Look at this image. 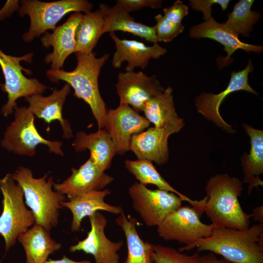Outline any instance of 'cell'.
Segmentation results:
<instances>
[{
	"label": "cell",
	"mask_w": 263,
	"mask_h": 263,
	"mask_svg": "<svg viewBox=\"0 0 263 263\" xmlns=\"http://www.w3.org/2000/svg\"><path fill=\"white\" fill-rule=\"evenodd\" d=\"M197 248L221 255L232 263H263V224L245 230L215 228L211 235L178 249L183 252Z\"/></svg>",
	"instance_id": "6da1fadb"
},
{
	"label": "cell",
	"mask_w": 263,
	"mask_h": 263,
	"mask_svg": "<svg viewBox=\"0 0 263 263\" xmlns=\"http://www.w3.org/2000/svg\"><path fill=\"white\" fill-rule=\"evenodd\" d=\"M243 184L226 173L216 174L207 182L204 212L215 228L245 230L249 227L252 215L243 211L239 201Z\"/></svg>",
	"instance_id": "7a4b0ae2"
},
{
	"label": "cell",
	"mask_w": 263,
	"mask_h": 263,
	"mask_svg": "<svg viewBox=\"0 0 263 263\" xmlns=\"http://www.w3.org/2000/svg\"><path fill=\"white\" fill-rule=\"evenodd\" d=\"M77 65L72 71L62 69H50L46 75L52 82L62 80L74 90V95L82 99L89 106L95 119L98 129L104 128V120L107 109L98 87V77L102 67L110 56L106 54L97 57L94 52L90 54L75 53Z\"/></svg>",
	"instance_id": "3957f363"
},
{
	"label": "cell",
	"mask_w": 263,
	"mask_h": 263,
	"mask_svg": "<svg viewBox=\"0 0 263 263\" xmlns=\"http://www.w3.org/2000/svg\"><path fill=\"white\" fill-rule=\"evenodd\" d=\"M14 181L21 188L25 203L30 208L35 218V223L50 231L57 226L60 203L65 196L52 189L54 182L52 176L45 174L40 178H35L31 169L19 167L12 174Z\"/></svg>",
	"instance_id": "277c9868"
},
{
	"label": "cell",
	"mask_w": 263,
	"mask_h": 263,
	"mask_svg": "<svg viewBox=\"0 0 263 263\" xmlns=\"http://www.w3.org/2000/svg\"><path fill=\"white\" fill-rule=\"evenodd\" d=\"M0 190L3 208L0 216V235L4 240L7 251L36 220L32 211L25 206L21 188L13 180L11 174L0 179Z\"/></svg>",
	"instance_id": "5b68a950"
},
{
	"label": "cell",
	"mask_w": 263,
	"mask_h": 263,
	"mask_svg": "<svg viewBox=\"0 0 263 263\" xmlns=\"http://www.w3.org/2000/svg\"><path fill=\"white\" fill-rule=\"evenodd\" d=\"M19 10L20 16L28 15L30 25L22 36L26 42H30L48 30H54L57 23L70 12H91L93 4L87 0H59L44 2L38 0H22Z\"/></svg>",
	"instance_id": "8992f818"
},
{
	"label": "cell",
	"mask_w": 263,
	"mask_h": 263,
	"mask_svg": "<svg viewBox=\"0 0 263 263\" xmlns=\"http://www.w3.org/2000/svg\"><path fill=\"white\" fill-rule=\"evenodd\" d=\"M14 110V120L6 128L1 141L3 148L19 155L33 156L36 153V147L41 144L47 146L50 152L64 155L62 142L43 138L35 125V115L27 107L16 105Z\"/></svg>",
	"instance_id": "52a82bcc"
},
{
	"label": "cell",
	"mask_w": 263,
	"mask_h": 263,
	"mask_svg": "<svg viewBox=\"0 0 263 263\" xmlns=\"http://www.w3.org/2000/svg\"><path fill=\"white\" fill-rule=\"evenodd\" d=\"M34 54L30 53L20 56H15L4 53L0 49V66L4 75L5 82L1 84V89L6 92L8 100L1 108V113L4 116L11 115L17 105L16 100L36 94H42L48 88L36 78H28L22 72L31 75L32 72L20 65V62L32 61Z\"/></svg>",
	"instance_id": "ba28073f"
},
{
	"label": "cell",
	"mask_w": 263,
	"mask_h": 263,
	"mask_svg": "<svg viewBox=\"0 0 263 263\" xmlns=\"http://www.w3.org/2000/svg\"><path fill=\"white\" fill-rule=\"evenodd\" d=\"M134 210L148 226H158L183 201L176 194L159 189H150L135 182L129 188Z\"/></svg>",
	"instance_id": "9c48e42d"
},
{
	"label": "cell",
	"mask_w": 263,
	"mask_h": 263,
	"mask_svg": "<svg viewBox=\"0 0 263 263\" xmlns=\"http://www.w3.org/2000/svg\"><path fill=\"white\" fill-rule=\"evenodd\" d=\"M201 214L193 207L181 206L170 213L157 226L159 236L188 245L200 238L210 237L215 228L200 220Z\"/></svg>",
	"instance_id": "30bf717a"
},
{
	"label": "cell",
	"mask_w": 263,
	"mask_h": 263,
	"mask_svg": "<svg viewBox=\"0 0 263 263\" xmlns=\"http://www.w3.org/2000/svg\"><path fill=\"white\" fill-rule=\"evenodd\" d=\"M150 123L128 105L120 103L114 109L107 110L104 127L115 147L116 154L121 155L130 150L132 137L148 128Z\"/></svg>",
	"instance_id": "8fae6325"
},
{
	"label": "cell",
	"mask_w": 263,
	"mask_h": 263,
	"mask_svg": "<svg viewBox=\"0 0 263 263\" xmlns=\"http://www.w3.org/2000/svg\"><path fill=\"white\" fill-rule=\"evenodd\" d=\"M115 87L120 103L129 105L138 113L165 89L156 75L149 76L141 71L120 72Z\"/></svg>",
	"instance_id": "7c38bea8"
},
{
	"label": "cell",
	"mask_w": 263,
	"mask_h": 263,
	"mask_svg": "<svg viewBox=\"0 0 263 263\" xmlns=\"http://www.w3.org/2000/svg\"><path fill=\"white\" fill-rule=\"evenodd\" d=\"M253 69L252 60L249 59L244 69L231 73L228 84L224 91L218 94L203 92L198 95L195 100L198 112L225 130L234 132L231 126L226 123L221 116L219 112L220 106L228 95L234 92L243 90L257 94V92L248 82V75Z\"/></svg>",
	"instance_id": "4fadbf2b"
},
{
	"label": "cell",
	"mask_w": 263,
	"mask_h": 263,
	"mask_svg": "<svg viewBox=\"0 0 263 263\" xmlns=\"http://www.w3.org/2000/svg\"><path fill=\"white\" fill-rule=\"evenodd\" d=\"M91 230L85 239L69 248L71 253L82 251L92 255L95 263H119L117 252L123 245V241L114 242L110 240L105 233L108 220L99 211L89 216Z\"/></svg>",
	"instance_id": "5bb4252c"
},
{
	"label": "cell",
	"mask_w": 263,
	"mask_h": 263,
	"mask_svg": "<svg viewBox=\"0 0 263 263\" xmlns=\"http://www.w3.org/2000/svg\"><path fill=\"white\" fill-rule=\"evenodd\" d=\"M82 16L80 12H74L64 23L56 27L52 33L45 32L40 38L42 46L53 48V52L44 58L47 64L51 63V69H61L67 57L75 52V33Z\"/></svg>",
	"instance_id": "9a60e30c"
},
{
	"label": "cell",
	"mask_w": 263,
	"mask_h": 263,
	"mask_svg": "<svg viewBox=\"0 0 263 263\" xmlns=\"http://www.w3.org/2000/svg\"><path fill=\"white\" fill-rule=\"evenodd\" d=\"M183 127L169 125L162 128H149L132 137L130 150L134 153L137 159H147L163 165L169 160V136L178 132Z\"/></svg>",
	"instance_id": "2e32d148"
},
{
	"label": "cell",
	"mask_w": 263,
	"mask_h": 263,
	"mask_svg": "<svg viewBox=\"0 0 263 263\" xmlns=\"http://www.w3.org/2000/svg\"><path fill=\"white\" fill-rule=\"evenodd\" d=\"M71 175L61 183H54L55 191L66 195L69 199L94 190H101L114 178L101 171L90 157L78 169L72 168Z\"/></svg>",
	"instance_id": "e0dca14e"
},
{
	"label": "cell",
	"mask_w": 263,
	"mask_h": 263,
	"mask_svg": "<svg viewBox=\"0 0 263 263\" xmlns=\"http://www.w3.org/2000/svg\"><path fill=\"white\" fill-rule=\"evenodd\" d=\"M113 40L116 48L112 60V65L116 69L120 68L123 62H127L126 72L133 71L136 67L145 69L150 59H158L167 53L166 48L157 43L151 46L132 39H120L114 32L109 33Z\"/></svg>",
	"instance_id": "ac0fdd59"
},
{
	"label": "cell",
	"mask_w": 263,
	"mask_h": 263,
	"mask_svg": "<svg viewBox=\"0 0 263 263\" xmlns=\"http://www.w3.org/2000/svg\"><path fill=\"white\" fill-rule=\"evenodd\" d=\"M71 91V86L66 83L60 90L55 88L48 96L36 94L24 97L29 103L28 110L34 115L44 120L48 126L52 121H59L63 131V138L67 139L73 136V132L69 122L62 117V110Z\"/></svg>",
	"instance_id": "d6986e66"
},
{
	"label": "cell",
	"mask_w": 263,
	"mask_h": 263,
	"mask_svg": "<svg viewBox=\"0 0 263 263\" xmlns=\"http://www.w3.org/2000/svg\"><path fill=\"white\" fill-rule=\"evenodd\" d=\"M191 38H208L213 39L224 46L227 53L224 66L230 63L231 55L237 50L242 49L247 53L253 52L260 54L263 51V46L244 43L241 41L239 36L228 30L224 23L216 21L212 17L208 20L194 25L189 30Z\"/></svg>",
	"instance_id": "ffe728a7"
},
{
	"label": "cell",
	"mask_w": 263,
	"mask_h": 263,
	"mask_svg": "<svg viewBox=\"0 0 263 263\" xmlns=\"http://www.w3.org/2000/svg\"><path fill=\"white\" fill-rule=\"evenodd\" d=\"M99 9L104 19L103 34L120 31L133 34L149 42H158L154 26H149L136 21L117 0L112 7L101 3Z\"/></svg>",
	"instance_id": "44dd1931"
},
{
	"label": "cell",
	"mask_w": 263,
	"mask_h": 263,
	"mask_svg": "<svg viewBox=\"0 0 263 263\" xmlns=\"http://www.w3.org/2000/svg\"><path fill=\"white\" fill-rule=\"evenodd\" d=\"M111 192L108 189L91 191L69 199V201L61 202L60 205L68 208L72 213L71 230L79 231L82 219L99 210L120 214L123 210L121 206L111 205L104 201L105 198Z\"/></svg>",
	"instance_id": "7402d4cb"
},
{
	"label": "cell",
	"mask_w": 263,
	"mask_h": 263,
	"mask_svg": "<svg viewBox=\"0 0 263 263\" xmlns=\"http://www.w3.org/2000/svg\"><path fill=\"white\" fill-rule=\"evenodd\" d=\"M76 151L89 150L90 157L98 169L105 172L111 165L116 154L114 143L105 129H98L95 132L87 134L79 131L72 144Z\"/></svg>",
	"instance_id": "603a6c76"
},
{
	"label": "cell",
	"mask_w": 263,
	"mask_h": 263,
	"mask_svg": "<svg viewBox=\"0 0 263 263\" xmlns=\"http://www.w3.org/2000/svg\"><path fill=\"white\" fill-rule=\"evenodd\" d=\"M17 240L22 244L26 255L25 263H45L48 256L61 248V244L53 240L50 231L35 223Z\"/></svg>",
	"instance_id": "cb8c5ba5"
},
{
	"label": "cell",
	"mask_w": 263,
	"mask_h": 263,
	"mask_svg": "<svg viewBox=\"0 0 263 263\" xmlns=\"http://www.w3.org/2000/svg\"><path fill=\"white\" fill-rule=\"evenodd\" d=\"M125 166L142 185L152 184L158 189L173 192L177 195L183 201L188 202L201 215L204 212V207L207 199L193 200L182 194L169 185L157 171L152 162L143 159L136 160H126Z\"/></svg>",
	"instance_id": "d4e9b609"
},
{
	"label": "cell",
	"mask_w": 263,
	"mask_h": 263,
	"mask_svg": "<svg viewBox=\"0 0 263 263\" xmlns=\"http://www.w3.org/2000/svg\"><path fill=\"white\" fill-rule=\"evenodd\" d=\"M250 138L251 148L249 153L245 152L241 158V165L244 177L243 183H247L248 194L252 189L263 185L259 175L263 173V131L243 125Z\"/></svg>",
	"instance_id": "484cf974"
},
{
	"label": "cell",
	"mask_w": 263,
	"mask_h": 263,
	"mask_svg": "<svg viewBox=\"0 0 263 263\" xmlns=\"http://www.w3.org/2000/svg\"><path fill=\"white\" fill-rule=\"evenodd\" d=\"M115 223L126 237L127 256L124 263H153L152 244L140 237L136 229L137 220L133 217L127 218L123 210Z\"/></svg>",
	"instance_id": "4316f807"
},
{
	"label": "cell",
	"mask_w": 263,
	"mask_h": 263,
	"mask_svg": "<svg viewBox=\"0 0 263 263\" xmlns=\"http://www.w3.org/2000/svg\"><path fill=\"white\" fill-rule=\"evenodd\" d=\"M142 112L144 117L156 128H162L169 125L184 126L183 119L179 117L176 112L172 89L170 86L147 102Z\"/></svg>",
	"instance_id": "83f0119b"
},
{
	"label": "cell",
	"mask_w": 263,
	"mask_h": 263,
	"mask_svg": "<svg viewBox=\"0 0 263 263\" xmlns=\"http://www.w3.org/2000/svg\"><path fill=\"white\" fill-rule=\"evenodd\" d=\"M104 26L103 14L99 9L83 14L75 33V52L84 54L93 52L103 34Z\"/></svg>",
	"instance_id": "f1b7e54d"
},
{
	"label": "cell",
	"mask_w": 263,
	"mask_h": 263,
	"mask_svg": "<svg viewBox=\"0 0 263 263\" xmlns=\"http://www.w3.org/2000/svg\"><path fill=\"white\" fill-rule=\"evenodd\" d=\"M254 0H240L234 6L233 11L228 13L225 26L237 36L248 37L253 30V25L261 17L259 12L251 10Z\"/></svg>",
	"instance_id": "f546056e"
},
{
	"label": "cell",
	"mask_w": 263,
	"mask_h": 263,
	"mask_svg": "<svg viewBox=\"0 0 263 263\" xmlns=\"http://www.w3.org/2000/svg\"><path fill=\"white\" fill-rule=\"evenodd\" d=\"M153 263H202L199 252L187 255L175 248L152 244Z\"/></svg>",
	"instance_id": "4dcf8cb0"
},
{
	"label": "cell",
	"mask_w": 263,
	"mask_h": 263,
	"mask_svg": "<svg viewBox=\"0 0 263 263\" xmlns=\"http://www.w3.org/2000/svg\"><path fill=\"white\" fill-rule=\"evenodd\" d=\"M156 24L154 25L157 41L170 42L184 30L181 23H175L168 20L159 14L154 18Z\"/></svg>",
	"instance_id": "1f68e13d"
},
{
	"label": "cell",
	"mask_w": 263,
	"mask_h": 263,
	"mask_svg": "<svg viewBox=\"0 0 263 263\" xmlns=\"http://www.w3.org/2000/svg\"><path fill=\"white\" fill-rule=\"evenodd\" d=\"M229 0H190L189 5L191 7L198 11L203 13L204 19L208 20L211 18L212 5L215 4H219L223 11L226 10L230 2Z\"/></svg>",
	"instance_id": "d6a6232c"
},
{
	"label": "cell",
	"mask_w": 263,
	"mask_h": 263,
	"mask_svg": "<svg viewBox=\"0 0 263 263\" xmlns=\"http://www.w3.org/2000/svg\"><path fill=\"white\" fill-rule=\"evenodd\" d=\"M163 12L164 16L169 21L181 23L182 19L188 14V7L182 1L178 0L170 7L165 8Z\"/></svg>",
	"instance_id": "836d02e7"
},
{
	"label": "cell",
	"mask_w": 263,
	"mask_h": 263,
	"mask_svg": "<svg viewBox=\"0 0 263 263\" xmlns=\"http://www.w3.org/2000/svg\"><path fill=\"white\" fill-rule=\"evenodd\" d=\"M121 6L128 12L140 10L143 8H159L162 0H118Z\"/></svg>",
	"instance_id": "e575fe53"
},
{
	"label": "cell",
	"mask_w": 263,
	"mask_h": 263,
	"mask_svg": "<svg viewBox=\"0 0 263 263\" xmlns=\"http://www.w3.org/2000/svg\"><path fill=\"white\" fill-rule=\"evenodd\" d=\"M19 9L18 0H8L0 10V20L9 17L15 11Z\"/></svg>",
	"instance_id": "d590c367"
},
{
	"label": "cell",
	"mask_w": 263,
	"mask_h": 263,
	"mask_svg": "<svg viewBox=\"0 0 263 263\" xmlns=\"http://www.w3.org/2000/svg\"><path fill=\"white\" fill-rule=\"evenodd\" d=\"M202 263H232L224 258H218L212 252L201 256Z\"/></svg>",
	"instance_id": "8d00e7d4"
},
{
	"label": "cell",
	"mask_w": 263,
	"mask_h": 263,
	"mask_svg": "<svg viewBox=\"0 0 263 263\" xmlns=\"http://www.w3.org/2000/svg\"><path fill=\"white\" fill-rule=\"evenodd\" d=\"M45 263H91V262L87 260L75 261L69 259L65 255H63L62 258L59 260L48 259Z\"/></svg>",
	"instance_id": "74e56055"
},
{
	"label": "cell",
	"mask_w": 263,
	"mask_h": 263,
	"mask_svg": "<svg viewBox=\"0 0 263 263\" xmlns=\"http://www.w3.org/2000/svg\"><path fill=\"white\" fill-rule=\"evenodd\" d=\"M252 217L258 221L259 224H263V206L255 207L252 210Z\"/></svg>",
	"instance_id": "f35d334b"
}]
</instances>
